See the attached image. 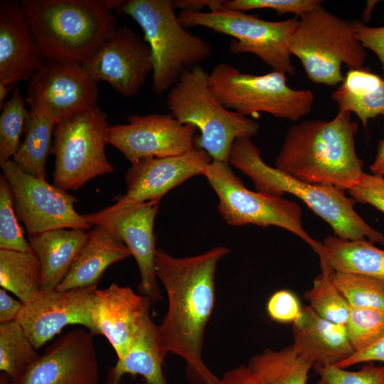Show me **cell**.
I'll list each match as a JSON object with an SVG mask.
<instances>
[{
    "label": "cell",
    "mask_w": 384,
    "mask_h": 384,
    "mask_svg": "<svg viewBox=\"0 0 384 384\" xmlns=\"http://www.w3.org/2000/svg\"><path fill=\"white\" fill-rule=\"evenodd\" d=\"M151 301L136 294L129 287L113 283L96 289L92 320L98 335H102L114 349L117 359L127 353L132 338Z\"/></svg>",
    "instance_id": "44dd1931"
},
{
    "label": "cell",
    "mask_w": 384,
    "mask_h": 384,
    "mask_svg": "<svg viewBox=\"0 0 384 384\" xmlns=\"http://www.w3.org/2000/svg\"><path fill=\"white\" fill-rule=\"evenodd\" d=\"M96 289L95 287L65 291L42 289L33 299L23 304L16 320L36 349L68 325H80L98 335L92 320Z\"/></svg>",
    "instance_id": "2e32d148"
},
{
    "label": "cell",
    "mask_w": 384,
    "mask_h": 384,
    "mask_svg": "<svg viewBox=\"0 0 384 384\" xmlns=\"http://www.w3.org/2000/svg\"><path fill=\"white\" fill-rule=\"evenodd\" d=\"M97 82L83 65L46 61L29 80V111L58 124L97 105Z\"/></svg>",
    "instance_id": "5bb4252c"
},
{
    "label": "cell",
    "mask_w": 384,
    "mask_h": 384,
    "mask_svg": "<svg viewBox=\"0 0 384 384\" xmlns=\"http://www.w3.org/2000/svg\"><path fill=\"white\" fill-rule=\"evenodd\" d=\"M353 24L361 45L371 50L378 57L382 64L384 80V26L370 27L358 20L353 21Z\"/></svg>",
    "instance_id": "60d3db41"
},
{
    "label": "cell",
    "mask_w": 384,
    "mask_h": 384,
    "mask_svg": "<svg viewBox=\"0 0 384 384\" xmlns=\"http://www.w3.org/2000/svg\"><path fill=\"white\" fill-rule=\"evenodd\" d=\"M289 51L299 59L311 82L329 86L343 82V64L349 70L361 69L366 58L353 21L339 18L322 3L299 17Z\"/></svg>",
    "instance_id": "52a82bcc"
},
{
    "label": "cell",
    "mask_w": 384,
    "mask_h": 384,
    "mask_svg": "<svg viewBox=\"0 0 384 384\" xmlns=\"http://www.w3.org/2000/svg\"><path fill=\"white\" fill-rule=\"evenodd\" d=\"M321 272L314 280L312 287L304 298L320 316L331 322L345 325L351 306L331 279L334 272L329 267H321Z\"/></svg>",
    "instance_id": "1f68e13d"
},
{
    "label": "cell",
    "mask_w": 384,
    "mask_h": 384,
    "mask_svg": "<svg viewBox=\"0 0 384 384\" xmlns=\"http://www.w3.org/2000/svg\"><path fill=\"white\" fill-rule=\"evenodd\" d=\"M302 309L297 296L287 289L274 292L267 303V311L270 317L282 324H293L299 317Z\"/></svg>",
    "instance_id": "f35d334b"
},
{
    "label": "cell",
    "mask_w": 384,
    "mask_h": 384,
    "mask_svg": "<svg viewBox=\"0 0 384 384\" xmlns=\"http://www.w3.org/2000/svg\"><path fill=\"white\" fill-rule=\"evenodd\" d=\"M166 105L178 122L193 125L200 131L198 145L213 161L229 164L235 141L251 138L260 129L257 122L225 108L218 101L209 89L208 73L201 65L182 74L169 90Z\"/></svg>",
    "instance_id": "8992f818"
},
{
    "label": "cell",
    "mask_w": 384,
    "mask_h": 384,
    "mask_svg": "<svg viewBox=\"0 0 384 384\" xmlns=\"http://www.w3.org/2000/svg\"><path fill=\"white\" fill-rule=\"evenodd\" d=\"M323 1L319 0H224L227 9L243 11L257 9H270L278 15L294 14L297 17L313 9Z\"/></svg>",
    "instance_id": "74e56055"
},
{
    "label": "cell",
    "mask_w": 384,
    "mask_h": 384,
    "mask_svg": "<svg viewBox=\"0 0 384 384\" xmlns=\"http://www.w3.org/2000/svg\"><path fill=\"white\" fill-rule=\"evenodd\" d=\"M361 203L370 204L384 213V177L365 174L361 181L348 191Z\"/></svg>",
    "instance_id": "ab89813d"
},
{
    "label": "cell",
    "mask_w": 384,
    "mask_h": 384,
    "mask_svg": "<svg viewBox=\"0 0 384 384\" xmlns=\"http://www.w3.org/2000/svg\"><path fill=\"white\" fill-rule=\"evenodd\" d=\"M0 286L23 303L33 299L42 289L40 262L32 251L0 249Z\"/></svg>",
    "instance_id": "83f0119b"
},
{
    "label": "cell",
    "mask_w": 384,
    "mask_h": 384,
    "mask_svg": "<svg viewBox=\"0 0 384 384\" xmlns=\"http://www.w3.org/2000/svg\"><path fill=\"white\" fill-rule=\"evenodd\" d=\"M358 124L351 112L339 111L331 120L307 119L287 131L275 168L302 181L348 191L366 174L355 149Z\"/></svg>",
    "instance_id": "7a4b0ae2"
},
{
    "label": "cell",
    "mask_w": 384,
    "mask_h": 384,
    "mask_svg": "<svg viewBox=\"0 0 384 384\" xmlns=\"http://www.w3.org/2000/svg\"><path fill=\"white\" fill-rule=\"evenodd\" d=\"M14 209L10 186L2 173L0 175V249L29 252V242L24 237Z\"/></svg>",
    "instance_id": "d590c367"
},
{
    "label": "cell",
    "mask_w": 384,
    "mask_h": 384,
    "mask_svg": "<svg viewBox=\"0 0 384 384\" xmlns=\"http://www.w3.org/2000/svg\"><path fill=\"white\" fill-rule=\"evenodd\" d=\"M229 164L248 176L257 191L282 196L285 193L300 198L345 240L368 238L384 246V234L373 228L355 211L356 202L345 194V189L311 184L298 180L267 165L251 138L236 139L230 149Z\"/></svg>",
    "instance_id": "277c9868"
},
{
    "label": "cell",
    "mask_w": 384,
    "mask_h": 384,
    "mask_svg": "<svg viewBox=\"0 0 384 384\" xmlns=\"http://www.w3.org/2000/svg\"><path fill=\"white\" fill-rule=\"evenodd\" d=\"M172 0H124L117 10L142 28L152 55V88L169 90L182 74L210 58V44L188 32L175 13Z\"/></svg>",
    "instance_id": "5b68a950"
},
{
    "label": "cell",
    "mask_w": 384,
    "mask_h": 384,
    "mask_svg": "<svg viewBox=\"0 0 384 384\" xmlns=\"http://www.w3.org/2000/svg\"><path fill=\"white\" fill-rule=\"evenodd\" d=\"M12 191L16 215L28 235L59 228L87 230L92 225L75 209L78 200L67 191L31 175L13 159L0 164Z\"/></svg>",
    "instance_id": "7c38bea8"
},
{
    "label": "cell",
    "mask_w": 384,
    "mask_h": 384,
    "mask_svg": "<svg viewBox=\"0 0 384 384\" xmlns=\"http://www.w3.org/2000/svg\"><path fill=\"white\" fill-rule=\"evenodd\" d=\"M318 256L320 265L335 272L357 274L384 280V250L366 238L345 240L334 235L324 238Z\"/></svg>",
    "instance_id": "484cf974"
},
{
    "label": "cell",
    "mask_w": 384,
    "mask_h": 384,
    "mask_svg": "<svg viewBox=\"0 0 384 384\" xmlns=\"http://www.w3.org/2000/svg\"><path fill=\"white\" fill-rule=\"evenodd\" d=\"M287 82L284 73L247 74L226 63L208 73L209 89L225 108L245 117L265 112L297 122L311 112L314 95L309 90L292 89Z\"/></svg>",
    "instance_id": "ba28073f"
},
{
    "label": "cell",
    "mask_w": 384,
    "mask_h": 384,
    "mask_svg": "<svg viewBox=\"0 0 384 384\" xmlns=\"http://www.w3.org/2000/svg\"><path fill=\"white\" fill-rule=\"evenodd\" d=\"M11 88L9 86L0 82V110L3 107L6 102V99Z\"/></svg>",
    "instance_id": "7dc6e473"
},
{
    "label": "cell",
    "mask_w": 384,
    "mask_h": 384,
    "mask_svg": "<svg viewBox=\"0 0 384 384\" xmlns=\"http://www.w3.org/2000/svg\"><path fill=\"white\" fill-rule=\"evenodd\" d=\"M370 170L373 175L384 177V139L378 143L377 154Z\"/></svg>",
    "instance_id": "bcb514c9"
},
{
    "label": "cell",
    "mask_w": 384,
    "mask_h": 384,
    "mask_svg": "<svg viewBox=\"0 0 384 384\" xmlns=\"http://www.w3.org/2000/svg\"><path fill=\"white\" fill-rule=\"evenodd\" d=\"M212 161L206 151L196 149L176 156L142 159L131 164L125 175L126 193L114 200L159 203L166 193L185 181L203 175Z\"/></svg>",
    "instance_id": "d6986e66"
},
{
    "label": "cell",
    "mask_w": 384,
    "mask_h": 384,
    "mask_svg": "<svg viewBox=\"0 0 384 384\" xmlns=\"http://www.w3.org/2000/svg\"><path fill=\"white\" fill-rule=\"evenodd\" d=\"M83 66L96 82H107L124 97L135 95L153 72L149 45L125 25Z\"/></svg>",
    "instance_id": "ac0fdd59"
},
{
    "label": "cell",
    "mask_w": 384,
    "mask_h": 384,
    "mask_svg": "<svg viewBox=\"0 0 384 384\" xmlns=\"http://www.w3.org/2000/svg\"><path fill=\"white\" fill-rule=\"evenodd\" d=\"M46 61L28 26L21 2H0V82L11 89L30 80Z\"/></svg>",
    "instance_id": "ffe728a7"
},
{
    "label": "cell",
    "mask_w": 384,
    "mask_h": 384,
    "mask_svg": "<svg viewBox=\"0 0 384 384\" xmlns=\"http://www.w3.org/2000/svg\"><path fill=\"white\" fill-rule=\"evenodd\" d=\"M166 355L159 346L157 326L149 309L134 333L127 353L109 370L107 378L121 380L126 374L139 375L145 380V384H168L163 372Z\"/></svg>",
    "instance_id": "d4e9b609"
},
{
    "label": "cell",
    "mask_w": 384,
    "mask_h": 384,
    "mask_svg": "<svg viewBox=\"0 0 384 384\" xmlns=\"http://www.w3.org/2000/svg\"><path fill=\"white\" fill-rule=\"evenodd\" d=\"M345 328L355 353L363 351L384 336V311L351 306Z\"/></svg>",
    "instance_id": "e575fe53"
},
{
    "label": "cell",
    "mask_w": 384,
    "mask_h": 384,
    "mask_svg": "<svg viewBox=\"0 0 384 384\" xmlns=\"http://www.w3.org/2000/svg\"><path fill=\"white\" fill-rule=\"evenodd\" d=\"M339 111L356 114L366 127L369 119L384 117V80L369 70H349L331 94Z\"/></svg>",
    "instance_id": "4316f807"
},
{
    "label": "cell",
    "mask_w": 384,
    "mask_h": 384,
    "mask_svg": "<svg viewBox=\"0 0 384 384\" xmlns=\"http://www.w3.org/2000/svg\"><path fill=\"white\" fill-rule=\"evenodd\" d=\"M23 303L10 296L6 290L0 289V324L17 319Z\"/></svg>",
    "instance_id": "ee69618b"
},
{
    "label": "cell",
    "mask_w": 384,
    "mask_h": 384,
    "mask_svg": "<svg viewBox=\"0 0 384 384\" xmlns=\"http://www.w3.org/2000/svg\"><path fill=\"white\" fill-rule=\"evenodd\" d=\"M230 252L228 247L218 246L200 255L175 257L156 250V277L168 298L166 313L157 326L159 344L166 354L185 361L191 384H211L218 379L203 360V346L215 307L217 265Z\"/></svg>",
    "instance_id": "6da1fadb"
},
{
    "label": "cell",
    "mask_w": 384,
    "mask_h": 384,
    "mask_svg": "<svg viewBox=\"0 0 384 384\" xmlns=\"http://www.w3.org/2000/svg\"><path fill=\"white\" fill-rule=\"evenodd\" d=\"M131 256L127 246L101 225H94L68 273L55 289L97 287L105 270Z\"/></svg>",
    "instance_id": "603a6c76"
},
{
    "label": "cell",
    "mask_w": 384,
    "mask_h": 384,
    "mask_svg": "<svg viewBox=\"0 0 384 384\" xmlns=\"http://www.w3.org/2000/svg\"><path fill=\"white\" fill-rule=\"evenodd\" d=\"M331 279L351 306L384 311V280L335 272Z\"/></svg>",
    "instance_id": "d6a6232c"
},
{
    "label": "cell",
    "mask_w": 384,
    "mask_h": 384,
    "mask_svg": "<svg viewBox=\"0 0 384 384\" xmlns=\"http://www.w3.org/2000/svg\"><path fill=\"white\" fill-rule=\"evenodd\" d=\"M203 176L218 198V210L228 225L279 227L304 240L316 254L322 249V242L313 239L304 229L302 210L297 203L247 189L228 163L213 160Z\"/></svg>",
    "instance_id": "30bf717a"
},
{
    "label": "cell",
    "mask_w": 384,
    "mask_h": 384,
    "mask_svg": "<svg viewBox=\"0 0 384 384\" xmlns=\"http://www.w3.org/2000/svg\"><path fill=\"white\" fill-rule=\"evenodd\" d=\"M17 320L0 324V370L17 383L41 355Z\"/></svg>",
    "instance_id": "4dcf8cb0"
},
{
    "label": "cell",
    "mask_w": 384,
    "mask_h": 384,
    "mask_svg": "<svg viewBox=\"0 0 384 384\" xmlns=\"http://www.w3.org/2000/svg\"><path fill=\"white\" fill-rule=\"evenodd\" d=\"M211 384H266L248 366L240 365L225 372Z\"/></svg>",
    "instance_id": "7bdbcfd3"
},
{
    "label": "cell",
    "mask_w": 384,
    "mask_h": 384,
    "mask_svg": "<svg viewBox=\"0 0 384 384\" xmlns=\"http://www.w3.org/2000/svg\"><path fill=\"white\" fill-rule=\"evenodd\" d=\"M106 384H122V383H121V380H115L107 378Z\"/></svg>",
    "instance_id": "c3c4849f"
},
{
    "label": "cell",
    "mask_w": 384,
    "mask_h": 384,
    "mask_svg": "<svg viewBox=\"0 0 384 384\" xmlns=\"http://www.w3.org/2000/svg\"><path fill=\"white\" fill-rule=\"evenodd\" d=\"M56 124L44 116L30 112L23 140L13 157L14 161L26 173L45 178L46 164L51 152Z\"/></svg>",
    "instance_id": "f546056e"
},
{
    "label": "cell",
    "mask_w": 384,
    "mask_h": 384,
    "mask_svg": "<svg viewBox=\"0 0 384 384\" xmlns=\"http://www.w3.org/2000/svg\"><path fill=\"white\" fill-rule=\"evenodd\" d=\"M223 0H176L174 1L176 9H181V12H200L204 7L210 10L220 4Z\"/></svg>",
    "instance_id": "f6af8a7d"
},
{
    "label": "cell",
    "mask_w": 384,
    "mask_h": 384,
    "mask_svg": "<svg viewBox=\"0 0 384 384\" xmlns=\"http://www.w3.org/2000/svg\"><path fill=\"white\" fill-rule=\"evenodd\" d=\"M158 204L154 201H115L110 206L84 215L92 225L107 228L127 246L139 267L140 282L138 290L151 302L161 299L156 273L157 248L154 233Z\"/></svg>",
    "instance_id": "4fadbf2b"
},
{
    "label": "cell",
    "mask_w": 384,
    "mask_h": 384,
    "mask_svg": "<svg viewBox=\"0 0 384 384\" xmlns=\"http://www.w3.org/2000/svg\"><path fill=\"white\" fill-rule=\"evenodd\" d=\"M224 0L208 12H180L178 18L186 28L206 27L230 36L229 48L235 54L252 53L272 70L293 75L295 69L289 51V41L299 17L280 21H266L243 11L223 6Z\"/></svg>",
    "instance_id": "9c48e42d"
},
{
    "label": "cell",
    "mask_w": 384,
    "mask_h": 384,
    "mask_svg": "<svg viewBox=\"0 0 384 384\" xmlns=\"http://www.w3.org/2000/svg\"><path fill=\"white\" fill-rule=\"evenodd\" d=\"M25 105L21 90L15 87L1 109L0 164L14 157L21 145V136L30 113Z\"/></svg>",
    "instance_id": "836d02e7"
},
{
    "label": "cell",
    "mask_w": 384,
    "mask_h": 384,
    "mask_svg": "<svg viewBox=\"0 0 384 384\" xmlns=\"http://www.w3.org/2000/svg\"><path fill=\"white\" fill-rule=\"evenodd\" d=\"M196 128L182 124L171 114L129 115L127 123L110 125L107 143L131 164L151 157H166L194 149Z\"/></svg>",
    "instance_id": "9a60e30c"
},
{
    "label": "cell",
    "mask_w": 384,
    "mask_h": 384,
    "mask_svg": "<svg viewBox=\"0 0 384 384\" xmlns=\"http://www.w3.org/2000/svg\"><path fill=\"white\" fill-rule=\"evenodd\" d=\"M377 361L384 363V336L369 348L354 353L353 356L338 364L337 366L347 368L358 363Z\"/></svg>",
    "instance_id": "b9f144b4"
},
{
    "label": "cell",
    "mask_w": 384,
    "mask_h": 384,
    "mask_svg": "<svg viewBox=\"0 0 384 384\" xmlns=\"http://www.w3.org/2000/svg\"><path fill=\"white\" fill-rule=\"evenodd\" d=\"M319 375L317 384H384V366L363 363L356 371L337 366L314 365Z\"/></svg>",
    "instance_id": "8d00e7d4"
},
{
    "label": "cell",
    "mask_w": 384,
    "mask_h": 384,
    "mask_svg": "<svg viewBox=\"0 0 384 384\" xmlns=\"http://www.w3.org/2000/svg\"><path fill=\"white\" fill-rule=\"evenodd\" d=\"M109 126L107 114L97 105L56 124L51 149L55 186L76 191L98 176L114 172L105 152Z\"/></svg>",
    "instance_id": "8fae6325"
},
{
    "label": "cell",
    "mask_w": 384,
    "mask_h": 384,
    "mask_svg": "<svg viewBox=\"0 0 384 384\" xmlns=\"http://www.w3.org/2000/svg\"><path fill=\"white\" fill-rule=\"evenodd\" d=\"M94 336L83 328L60 336L16 384H97L100 369Z\"/></svg>",
    "instance_id": "e0dca14e"
},
{
    "label": "cell",
    "mask_w": 384,
    "mask_h": 384,
    "mask_svg": "<svg viewBox=\"0 0 384 384\" xmlns=\"http://www.w3.org/2000/svg\"><path fill=\"white\" fill-rule=\"evenodd\" d=\"M87 238L85 230L69 228L28 235L31 250L40 262L42 289L57 288L68 273Z\"/></svg>",
    "instance_id": "cb8c5ba5"
},
{
    "label": "cell",
    "mask_w": 384,
    "mask_h": 384,
    "mask_svg": "<svg viewBox=\"0 0 384 384\" xmlns=\"http://www.w3.org/2000/svg\"><path fill=\"white\" fill-rule=\"evenodd\" d=\"M292 333L294 351L314 365L337 366L355 353L345 325L322 318L309 305L292 324Z\"/></svg>",
    "instance_id": "7402d4cb"
},
{
    "label": "cell",
    "mask_w": 384,
    "mask_h": 384,
    "mask_svg": "<svg viewBox=\"0 0 384 384\" xmlns=\"http://www.w3.org/2000/svg\"><path fill=\"white\" fill-rule=\"evenodd\" d=\"M247 366L266 384H307L314 364L298 356L291 345L278 351L267 349L252 356Z\"/></svg>",
    "instance_id": "f1b7e54d"
},
{
    "label": "cell",
    "mask_w": 384,
    "mask_h": 384,
    "mask_svg": "<svg viewBox=\"0 0 384 384\" xmlns=\"http://www.w3.org/2000/svg\"><path fill=\"white\" fill-rule=\"evenodd\" d=\"M31 33L46 61L84 65L117 28L105 0H21Z\"/></svg>",
    "instance_id": "3957f363"
}]
</instances>
